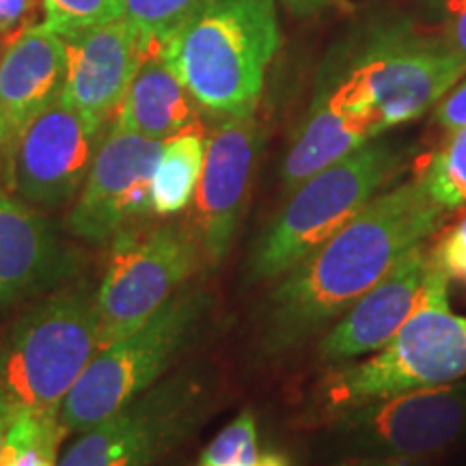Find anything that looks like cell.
Listing matches in <instances>:
<instances>
[{
    "label": "cell",
    "mask_w": 466,
    "mask_h": 466,
    "mask_svg": "<svg viewBox=\"0 0 466 466\" xmlns=\"http://www.w3.org/2000/svg\"><path fill=\"white\" fill-rule=\"evenodd\" d=\"M445 209L421 182L371 199L329 242L285 272L259 311V350L281 357L339 319L408 250L428 240Z\"/></svg>",
    "instance_id": "cell-1"
},
{
    "label": "cell",
    "mask_w": 466,
    "mask_h": 466,
    "mask_svg": "<svg viewBox=\"0 0 466 466\" xmlns=\"http://www.w3.org/2000/svg\"><path fill=\"white\" fill-rule=\"evenodd\" d=\"M464 74L466 63L441 35L406 25L382 26L330 56L311 102L370 143L428 113Z\"/></svg>",
    "instance_id": "cell-2"
},
{
    "label": "cell",
    "mask_w": 466,
    "mask_h": 466,
    "mask_svg": "<svg viewBox=\"0 0 466 466\" xmlns=\"http://www.w3.org/2000/svg\"><path fill=\"white\" fill-rule=\"evenodd\" d=\"M447 283L450 279L430 261L412 316L374 357L335 365L319 378L305 417L307 425H329L343 412L370 401L462 380L466 318L451 311Z\"/></svg>",
    "instance_id": "cell-3"
},
{
    "label": "cell",
    "mask_w": 466,
    "mask_h": 466,
    "mask_svg": "<svg viewBox=\"0 0 466 466\" xmlns=\"http://www.w3.org/2000/svg\"><path fill=\"white\" fill-rule=\"evenodd\" d=\"M275 0H209L162 42L160 55L208 113H253L275 58Z\"/></svg>",
    "instance_id": "cell-4"
},
{
    "label": "cell",
    "mask_w": 466,
    "mask_h": 466,
    "mask_svg": "<svg viewBox=\"0 0 466 466\" xmlns=\"http://www.w3.org/2000/svg\"><path fill=\"white\" fill-rule=\"evenodd\" d=\"M100 350L96 289L61 285L28 307L0 339V389L15 410L61 415Z\"/></svg>",
    "instance_id": "cell-5"
},
{
    "label": "cell",
    "mask_w": 466,
    "mask_h": 466,
    "mask_svg": "<svg viewBox=\"0 0 466 466\" xmlns=\"http://www.w3.org/2000/svg\"><path fill=\"white\" fill-rule=\"evenodd\" d=\"M214 296L182 288L143 326L93 357L61 406L67 434H80L149 391L171 374L206 329Z\"/></svg>",
    "instance_id": "cell-6"
},
{
    "label": "cell",
    "mask_w": 466,
    "mask_h": 466,
    "mask_svg": "<svg viewBox=\"0 0 466 466\" xmlns=\"http://www.w3.org/2000/svg\"><path fill=\"white\" fill-rule=\"evenodd\" d=\"M400 167V151L374 138L291 190L288 203L250 250V281L281 279L299 266L357 217Z\"/></svg>",
    "instance_id": "cell-7"
},
{
    "label": "cell",
    "mask_w": 466,
    "mask_h": 466,
    "mask_svg": "<svg viewBox=\"0 0 466 466\" xmlns=\"http://www.w3.org/2000/svg\"><path fill=\"white\" fill-rule=\"evenodd\" d=\"M203 264L195 227L134 225L121 231L110 242L106 270L96 289L100 346L143 326Z\"/></svg>",
    "instance_id": "cell-8"
},
{
    "label": "cell",
    "mask_w": 466,
    "mask_h": 466,
    "mask_svg": "<svg viewBox=\"0 0 466 466\" xmlns=\"http://www.w3.org/2000/svg\"><path fill=\"white\" fill-rule=\"evenodd\" d=\"M212 401L206 371H175L80 432L56 466H156L206 421Z\"/></svg>",
    "instance_id": "cell-9"
},
{
    "label": "cell",
    "mask_w": 466,
    "mask_h": 466,
    "mask_svg": "<svg viewBox=\"0 0 466 466\" xmlns=\"http://www.w3.org/2000/svg\"><path fill=\"white\" fill-rule=\"evenodd\" d=\"M326 428L352 458L419 460L466 432V382L417 389L343 412Z\"/></svg>",
    "instance_id": "cell-10"
},
{
    "label": "cell",
    "mask_w": 466,
    "mask_h": 466,
    "mask_svg": "<svg viewBox=\"0 0 466 466\" xmlns=\"http://www.w3.org/2000/svg\"><path fill=\"white\" fill-rule=\"evenodd\" d=\"M102 132L58 96L15 137L0 160L3 179L31 206H67L83 188Z\"/></svg>",
    "instance_id": "cell-11"
},
{
    "label": "cell",
    "mask_w": 466,
    "mask_h": 466,
    "mask_svg": "<svg viewBox=\"0 0 466 466\" xmlns=\"http://www.w3.org/2000/svg\"><path fill=\"white\" fill-rule=\"evenodd\" d=\"M160 149L162 141L110 126L69 212L67 231L78 240L110 244L121 231L154 217L151 177Z\"/></svg>",
    "instance_id": "cell-12"
},
{
    "label": "cell",
    "mask_w": 466,
    "mask_h": 466,
    "mask_svg": "<svg viewBox=\"0 0 466 466\" xmlns=\"http://www.w3.org/2000/svg\"><path fill=\"white\" fill-rule=\"evenodd\" d=\"M261 145L264 134L253 113L223 116L208 137L192 227L209 266L223 264L236 240Z\"/></svg>",
    "instance_id": "cell-13"
},
{
    "label": "cell",
    "mask_w": 466,
    "mask_h": 466,
    "mask_svg": "<svg viewBox=\"0 0 466 466\" xmlns=\"http://www.w3.org/2000/svg\"><path fill=\"white\" fill-rule=\"evenodd\" d=\"M66 48V83L61 97L93 126H104L119 110L141 66V37L124 17L61 35Z\"/></svg>",
    "instance_id": "cell-14"
},
{
    "label": "cell",
    "mask_w": 466,
    "mask_h": 466,
    "mask_svg": "<svg viewBox=\"0 0 466 466\" xmlns=\"http://www.w3.org/2000/svg\"><path fill=\"white\" fill-rule=\"evenodd\" d=\"M430 261L432 258L423 244L408 250L319 339V359L329 365H343L387 346L417 309Z\"/></svg>",
    "instance_id": "cell-15"
},
{
    "label": "cell",
    "mask_w": 466,
    "mask_h": 466,
    "mask_svg": "<svg viewBox=\"0 0 466 466\" xmlns=\"http://www.w3.org/2000/svg\"><path fill=\"white\" fill-rule=\"evenodd\" d=\"M76 268L72 250L55 225L0 188V307L61 288Z\"/></svg>",
    "instance_id": "cell-16"
},
{
    "label": "cell",
    "mask_w": 466,
    "mask_h": 466,
    "mask_svg": "<svg viewBox=\"0 0 466 466\" xmlns=\"http://www.w3.org/2000/svg\"><path fill=\"white\" fill-rule=\"evenodd\" d=\"M66 48L61 35L35 25L0 52V160L28 121L61 96Z\"/></svg>",
    "instance_id": "cell-17"
},
{
    "label": "cell",
    "mask_w": 466,
    "mask_h": 466,
    "mask_svg": "<svg viewBox=\"0 0 466 466\" xmlns=\"http://www.w3.org/2000/svg\"><path fill=\"white\" fill-rule=\"evenodd\" d=\"M115 124L154 141H165L184 127L199 124V104L168 67L160 50L147 52L119 104Z\"/></svg>",
    "instance_id": "cell-18"
},
{
    "label": "cell",
    "mask_w": 466,
    "mask_h": 466,
    "mask_svg": "<svg viewBox=\"0 0 466 466\" xmlns=\"http://www.w3.org/2000/svg\"><path fill=\"white\" fill-rule=\"evenodd\" d=\"M206 130L201 124H192L162 141L158 165L151 177L154 217H177L195 201L206 160Z\"/></svg>",
    "instance_id": "cell-19"
},
{
    "label": "cell",
    "mask_w": 466,
    "mask_h": 466,
    "mask_svg": "<svg viewBox=\"0 0 466 466\" xmlns=\"http://www.w3.org/2000/svg\"><path fill=\"white\" fill-rule=\"evenodd\" d=\"M66 436L58 415L11 408L0 466H56Z\"/></svg>",
    "instance_id": "cell-20"
},
{
    "label": "cell",
    "mask_w": 466,
    "mask_h": 466,
    "mask_svg": "<svg viewBox=\"0 0 466 466\" xmlns=\"http://www.w3.org/2000/svg\"><path fill=\"white\" fill-rule=\"evenodd\" d=\"M419 182L445 212L466 208V126L450 132L428 160Z\"/></svg>",
    "instance_id": "cell-21"
},
{
    "label": "cell",
    "mask_w": 466,
    "mask_h": 466,
    "mask_svg": "<svg viewBox=\"0 0 466 466\" xmlns=\"http://www.w3.org/2000/svg\"><path fill=\"white\" fill-rule=\"evenodd\" d=\"M209 0H124L121 17L141 37L145 55L160 50L168 35L186 25Z\"/></svg>",
    "instance_id": "cell-22"
},
{
    "label": "cell",
    "mask_w": 466,
    "mask_h": 466,
    "mask_svg": "<svg viewBox=\"0 0 466 466\" xmlns=\"http://www.w3.org/2000/svg\"><path fill=\"white\" fill-rule=\"evenodd\" d=\"M258 458V419L250 410H244L214 436V441L201 451L199 464L253 466Z\"/></svg>",
    "instance_id": "cell-23"
},
{
    "label": "cell",
    "mask_w": 466,
    "mask_h": 466,
    "mask_svg": "<svg viewBox=\"0 0 466 466\" xmlns=\"http://www.w3.org/2000/svg\"><path fill=\"white\" fill-rule=\"evenodd\" d=\"M44 25L58 35L102 25L124 14V0H42Z\"/></svg>",
    "instance_id": "cell-24"
},
{
    "label": "cell",
    "mask_w": 466,
    "mask_h": 466,
    "mask_svg": "<svg viewBox=\"0 0 466 466\" xmlns=\"http://www.w3.org/2000/svg\"><path fill=\"white\" fill-rule=\"evenodd\" d=\"M39 7L44 9L42 0H0V46L35 26Z\"/></svg>",
    "instance_id": "cell-25"
},
{
    "label": "cell",
    "mask_w": 466,
    "mask_h": 466,
    "mask_svg": "<svg viewBox=\"0 0 466 466\" xmlns=\"http://www.w3.org/2000/svg\"><path fill=\"white\" fill-rule=\"evenodd\" d=\"M441 39L466 63V0H442Z\"/></svg>",
    "instance_id": "cell-26"
},
{
    "label": "cell",
    "mask_w": 466,
    "mask_h": 466,
    "mask_svg": "<svg viewBox=\"0 0 466 466\" xmlns=\"http://www.w3.org/2000/svg\"><path fill=\"white\" fill-rule=\"evenodd\" d=\"M430 255L447 279L466 283V244L451 231L441 238L434 250H430Z\"/></svg>",
    "instance_id": "cell-27"
},
{
    "label": "cell",
    "mask_w": 466,
    "mask_h": 466,
    "mask_svg": "<svg viewBox=\"0 0 466 466\" xmlns=\"http://www.w3.org/2000/svg\"><path fill=\"white\" fill-rule=\"evenodd\" d=\"M434 121L447 132L466 126V80L458 86H453V89L436 104Z\"/></svg>",
    "instance_id": "cell-28"
},
{
    "label": "cell",
    "mask_w": 466,
    "mask_h": 466,
    "mask_svg": "<svg viewBox=\"0 0 466 466\" xmlns=\"http://www.w3.org/2000/svg\"><path fill=\"white\" fill-rule=\"evenodd\" d=\"M281 3L291 11V14L309 15V14H316L319 9L329 7V5H333L335 0H281Z\"/></svg>",
    "instance_id": "cell-29"
},
{
    "label": "cell",
    "mask_w": 466,
    "mask_h": 466,
    "mask_svg": "<svg viewBox=\"0 0 466 466\" xmlns=\"http://www.w3.org/2000/svg\"><path fill=\"white\" fill-rule=\"evenodd\" d=\"M11 406L7 398H5L3 389H0V462H3V450H5V436H7Z\"/></svg>",
    "instance_id": "cell-30"
},
{
    "label": "cell",
    "mask_w": 466,
    "mask_h": 466,
    "mask_svg": "<svg viewBox=\"0 0 466 466\" xmlns=\"http://www.w3.org/2000/svg\"><path fill=\"white\" fill-rule=\"evenodd\" d=\"M253 466H291L289 464V458L285 456V453H279V451H268L264 456L258 458V462Z\"/></svg>",
    "instance_id": "cell-31"
},
{
    "label": "cell",
    "mask_w": 466,
    "mask_h": 466,
    "mask_svg": "<svg viewBox=\"0 0 466 466\" xmlns=\"http://www.w3.org/2000/svg\"><path fill=\"white\" fill-rule=\"evenodd\" d=\"M387 458H348L346 462H339L335 466H384Z\"/></svg>",
    "instance_id": "cell-32"
},
{
    "label": "cell",
    "mask_w": 466,
    "mask_h": 466,
    "mask_svg": "<svg viewBox=\"0 0 466 466\" xmlns=\"http://www.w3.org/2000/svg\"><path fill=\"white\" fill-rule=\"evenodd\" d=\"M451 233H453V236H456V238H460V240H462L464 244H466V214H464V217L462 218H460L458 220V225L456 227H453V229H450Z\"/></svg>",
    "instance_id": "cell-33"
},
{
    "label": "cell",
    "mask_w": 466,
    "mask_h": 466,
    "mask_svg": "<svg viewBox=\"0 0 466 466\" xmlns=\"http://www.w3.org/2000/svg\"><path fill=\"white\" fill-rule=\"evenodd\" d=\"M197 466H209V464H199V462H197Z\"/></svg>",
    "instance_id": "cell-34"
},
{
    "label": "cell",
    "mask_w": 466,
    "mask_h": 466,
    "mask_svg": "<svg viewBox=\"0 0 466 466\" xmlns=\"http://www.w3.org/2000/svg\"><path fill=\"white\" fill-rule=\"evenodd\" d=\"M0 52H3V46H0Z\"/></svg>",
    "instance_id": "cell-35"
}]
</instances>
